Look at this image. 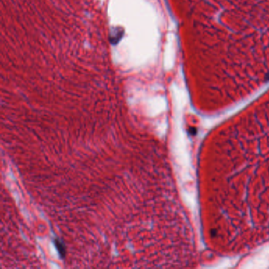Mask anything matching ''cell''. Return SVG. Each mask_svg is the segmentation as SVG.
I'll return each instance as SVG.
<instances>
[{
	"mask_svg": "<svg viewBox=\"0 0 269 269\" xmlns=\"http://www.w3.org/2000/svg\"><path fill=\"white\" fill-rule=\"evenodd\" d=\"M55 243L56 248H57V250H58L59 255L61 256V257H64V256H65V246H64L63 243H62V242H60L58 239H56L55 242Z\"/></svg>",
	"mask_w": 269,
	"mask_h": 269,
	"instance_id": "cell-1",
	"label": "cell"
}]
</instances>
